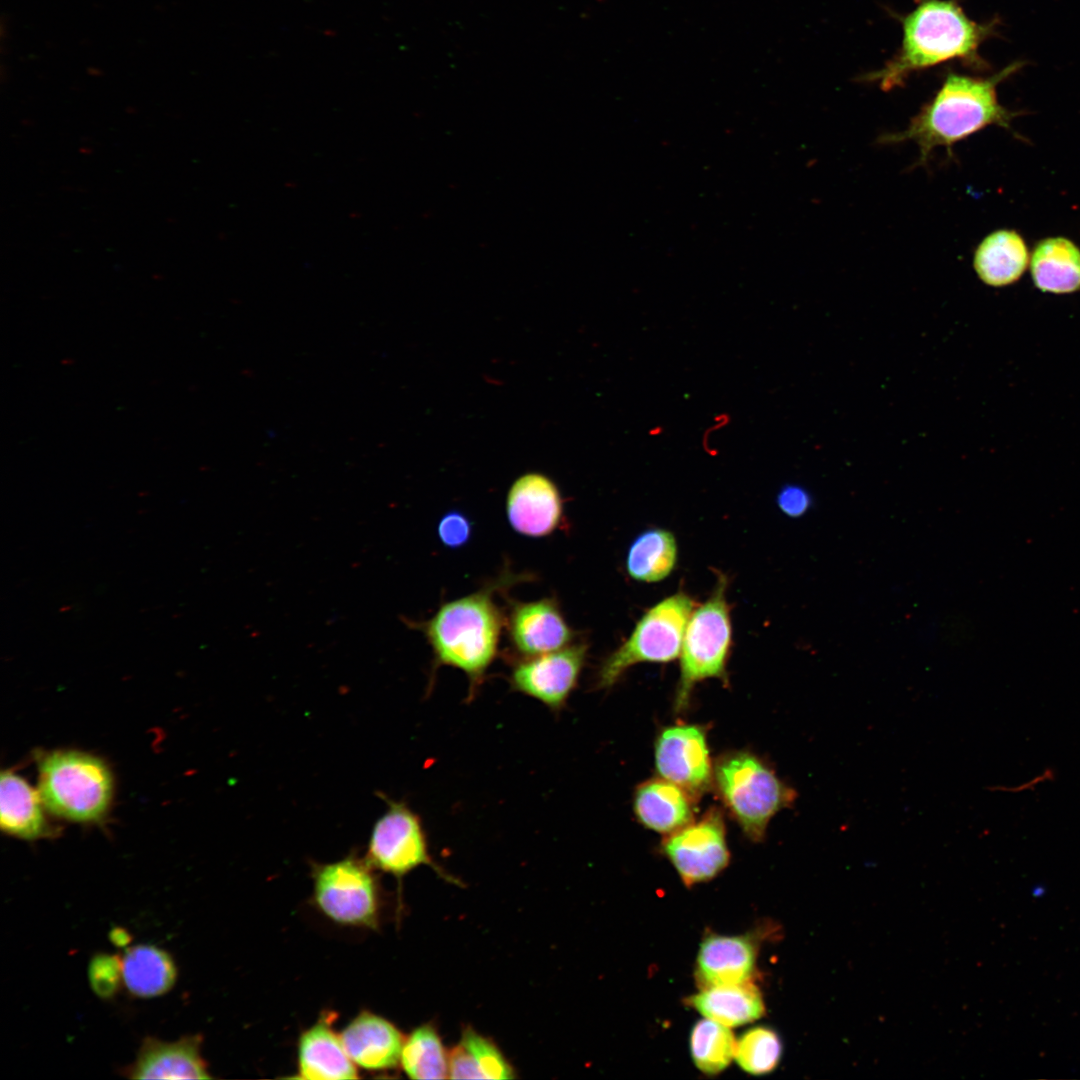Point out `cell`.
Segmentation results:
<instances>
[{"mask_svg": "<svg viewBox=\"0 0 1080 1080\" xmlns=\"http://www.w3.org/2000/svg\"><path fill=\"white\" fill-rule=\"evenodd\" d=\"M519 576L505 572L473 593L442 603L429 619L403 618L409 628L424 635L434 666H451L466 674L470 695L495 660L505 626L506 616L495 601V592L518 582Z\"/></svg>", "mask_w": 1080, "mask_h": 1080, "instance_id": "cell-1", "label": "cell"}, {"mask_svg": "<svg viewBox=\"0 0 1080 1080\" xmlns=\"http://www.w3.org/2000/svg\"><path fill=\"white\" fill-rule=\"evenodd\" d=\"M1017 65L990 78H975L949 73L935 96L924 105L900 132L882 135V144L913 141L919 147L918 164H925L933 149L945 147L948 153L958 141L986 126H1008L1012 114L998 101L996 86Z\"/></svg>", "mask_w": 1080, "mask_h": 1080, "instance_id": "cell-2", "label": "cell"}, {"mask_svg": "<svg viewBox=\"0 0 1080 1080\" xmlns=\"http://www.w3.org/2000/svg\"><path fill=\"white\" fill-rule=\"evenodd\" d=\"M901 23L903 38L896 55L865 76L884 90L902 86L913 72L950 60L977 64V50L990 32L954 0H921Z\"/></svg>", "mask_w": 1080, "mask_h": 1080, "instance_id": "cell-3", "label": "cell"}, {"mask_svg": "<svg viewBox=\"0 0 1080 1080\" xmlns=\"http://www.w3.org/2000/svg\"><path fill=\"white\" fill-rule=\"evenodd\" d=\"M39 794L54 815L75 822H95L107 812L112 775L98 757L58 750L38 758Z\"/></svg>", "mask_w": 1080, "mask_h": 1080, "instance_id": "cell-4", "label": "cell"}, {"mask_svg": "<svg viewBox=\"0 0 1080 1080\" xmlns=\"http://www.w3.org/2000/svg\"><path fill=\"white\" fill-rule=\"evenodd\" d=\"M713 780L726 807L754 841L761 840L771 818L796 799L791 787L748 752L722 756L713 769Z\"/></svg>", "mask_w": 1080, "mask_h": 1080, "instance_id": "cell-5", "label": "cell"}, {"mask_svg": "<svg viewBox=\"0 0 1080 1080\" xmlns=\"http://www.w3.org/2000/svg\"><path fill=\"white\" fill-rule=\"evenodd\" d=\"M726 589L727 578L721 574L710 597L689 618L680 651L677 710L688 704L692 689L699 681L712 677L726 679L732 642Z\"/></svg>", "mask_w": 1080, "mask_h": 1080, "instance_id": "cell-6", "label": "cell"}, {"mask_svg": "<svg viewBox=\"0 0 1080 1080\" xmlns=\"http://www.w3.org/2000/svg\"><path fill=\"white\" fill-rule=\"evenodd\" d=\"M694 606L689 595L677 592L649 608L630 636L603 661L598 671V687L610 688L637 663H666L676 659Z\"/></svg>", "mask_w": 1080, "mask_h": 1080, "instance_id": "cell-7", "label": "cell"}, {"mask_svg": "<svg viewBox=\"0 0 1080 1080\" xmlns=\"http://www.w3.org/2000/svg\"><path fill=\"white\" fill-rule=\"evenodd\" d=\"M313 899L335 923L375 929L379 921V889L374 868L350 854L340 860L313 864Z\"/></svg>", "mask_w": 1080, "mask_h": 1080, "instance_id": "cell-8", "label": "cell"}, {"mask_svg": "<svg viewBox=\"0 0 1080 1080\" xmlns=\"http://www.w3.org/2000/svg\"><path fill=\"white\" fill-rule=\"evenodd\" d=\"M384 798L387 809L371 830L365 856L368 863L397 879L424 865L445 876L429 853L420 817L405 802Z\"/></svg>", "mask_w": 1080, "mask_h": 1080, "instance_id": "cell-9", "label": "cell"}, {"mask_svg": "<svg viewBox=\"0 0 1080 1080\" xmlns=\"http://www.w3.org/2000/svg\"><path fill=\"white\" fill-rule=\"evenodd\" d=\"M587 653L586 642L574 641L552 652L521 657L512 666L511 687L559 711L577 686Z\"/></svg>", "mask_w": 1080, "mask_h": 1080, "instance_id": "cell-10", "label": "cell"}, {"mask_svg": "<svg viewBox=\"0 0 1080 1080\" xmlns=\"http://www.w3.org/2000/svg\"><path fill=\"white\" fill-rule=\"evenodd\" d=\"M663 850L686 885L714 878L729 861L721 813L711 809L700 820L669 834Z\"/></svg>", "mask_w": 1080, "mask_h": 1080, "instance_id": "cell-11", "label": "cell"}, {"mask_svg": "<svg viewBox=\"0 0 1080 1080\" xmlns=\"http://www.w3.org/2000/svg\"><path fill=\"white\" fill-rule=\"evenodd\" d=\"M655 762L662 778L693 797L706 791L713 781L706 734L698 725L664 729L656 740Z\"/></svg>", "mask_w": 1080, "mask_h": 1080, "instance_id": "cell-12", "label": "cell"}, {"mask_svg": "<svg viewBox=\"0 0 1080 1080\" xmlns=\"http://www.w3.org/2000/svg\"><path fill=\"white\" fill-rule=\"evenodd\" d=\"M505 627L512 647L521 657L564 648L576 637L558 601L552 597L528 602L510 601Z\"/></svg>", "mask_w": 1080, "mask_h": 1080, "instance_id": "cell-13", "label": "cell"}, {"mask_svg": "<svg viewBox=\"0 0 1080 1080\" xmlns=\"http://www.w3.org/2000/svg\"><path fill=\"white\" fill-rule=\"evenodd\" d=\"M505 509L512 529L532 538L551 535L564 518V501L558 486L538 472L525 473L513 482Z\"/></svg>", "mask_w": 1080, "mask_h": 1080, "instance_id": "cell-14", "label": "cell"}, {"mask_svg": "<svg viewBox=\"0 0 1080 1080\" xmlns=\"http://www.w3.org/2000/svg\"><path fill=\"white\" fill-rule=\"evenodd\" d=\"M202 1037L186 1035L175 1041L146 1037L133 1063L122 1073L130 1079H209L201 1054Z\"/></svg>", "mask_w": 1080, "mask_h": 1080, "instance_id": "cell-15", "label": "cell"}, {"mask_svg": "<svg viewBox=\"0 0 1080 1080\" xmlns=\"http://www.w3.org/2000/svg\"><path fill=\"white\" fill-rule=\"evenodd\" d=\"M340 1037L351 1060L363 1069L387 1070L400 1064L405 1037L393 1023L379 1015L362 1011Z\"/></svg>", "mask_w": 1080, "mask_h": 1080, "instance_id": "cell-16", "label": "cell"}, {"mask_svg": "<svg viewBox=\"0 0 1080 1080\" xmlns=\"http://www.w3.org/2000/svg\"><path fill=\"white\" fill-rule=\"evenodd\" d=\"M756 947L748 936L709 935L700 944L696 979L702 988L749 982Z\"/></svg>", "mask_w": 1080, "mask_h": 1080, "instance_id": "cell-17", "label": "cell"}, {"mask_svg": "<svg viewBox=\"0 0 1080 1080\" xmlns=\"http://www.w3.org/2000/svg\"><path fill=\"white\" fill-rule=\"evenodd\" d=\"M330 1014L305 1030L298 1041V1077L307 1080L357 1079V1069L340 1035L331 1028Z\"/></svg>", "mask_w": 1080, "mask_h": 1080, "instance_id": "cell-18", "label": "cell"}, {"mask_svg": "<svg viewBox=\"0 0 1080 1080\" xmlns=\"http://www.w3.org/2000/svg\"><path fill=\"white\" fill-rule=\"evenodd\" d=\"M693 796L664 778L641 784L634 795V811L651 830L671 834L693 821Z\"/></svg>", "mask_w": 1080, "mask_h": 1080, "instance_id": "cell-19", "label": "cell"}, {"mask_svg": "<svg viewBox=\"0 0 1080 1080\" xmlns=\"http://www.w3.org/2000/svg\"><path fill=\"white\" fill-rule=\"evenodd\" d=\"M42 799L22 777L1 772L0 824L4 832L25 840L50 837L54 832L42 809Z\"/></svg>", "mask_w": 1080, "mask_h": 1080, "instance_id": "cell-20", "label": "cell"}, {"mask_svg": "<svg viewBox=\"0 0 1080 1080\" xmlns=\"http://www.w3.org/2000/svg\"><path fill=\"white\" fill-rule=\"evenodd\" d=\"M1029 263V252L1022 236L1003 229L986 236L978 245L973 264L978 277L987 285L1003 287L1023 275Z\"/></svg>", "mask_w": 1080, "mask_h": 1080, "instance_id": "cell-21", "label": "cell"}, {"mask_svg": "<svg viewBox=\"0 0 1080 1080\" xmlns=\"http://www.w3.org/2000/svg\"><path fill=\"white\" fill-rule=\"evenodd\" d=\"M1030 271L1040 291L1074 293L1080 290V248L1065 237L1044 239L1032 252Z\"/></svg>", "mask_w": 1080, "mask_h": 1080, "instance_id": "cell-22", "label": "cell"}, {"mask_svg": "<svg viewBox=\"0 0 1080 1080\" xmlns=\"http://www.w3.org/2000/svg\"><path fill=\"white\" fill-rule=\"evenodd\" d=\"M689 1004L705 1018L728 1027L754 1022L765 1012L761 993L750 981L702 988Z\"/></svg>", "mask_w": 1080, "mask_h": 1080, "instance_id": "cell-23", "label": "cell"}, {"mask_svg": "<svg viewBox=\"0 0 1080 1080\" xmlns=\"http://www.w3.org/2000/svg\"><path fill=\"white\" fill-rule=\"evenodd\" d=\"M123 984L134 996L151 998L170 991L177 980V967L165 950L147 944L128 948L121 958Z\"/></svg>", "mask_w": 1080, "mask_h": 1080, "instance_id": "cell-24", "label": "cell"}, {"mask_svg": "<svg viewBox=\"0 0 1080 1080\" xmlns=\"http://www.w3.org/2000/svg\"><path fill=\"white\" fill-rule=\"evenodd\" d=\"M514 1070L496 1044L472 1028H466L449 1051L451 1079H511Z\"/></svg>", "mask_w": 1080, "mask_h": 1080, "instance_id": "cell-25", "label": "cell"}, {"mask_svg": "<svg viewBox=\"0 0 1080 1080\" xmlns=\"http://www.w3.org/2000/svg\"><path fill=\"white\" fill-rule=\"evenodd\" d=\"M678 561L674 534L664 528H649L631 543L625 561L628 575L639 582L655 583L667 578Z\"/></svg>", "mask_w": 1080, "mask_h": 1080, "instance_id": "cell-26", "label": "cell"}, {"mask_svg": "<svg viewBox=\"0 0 1080 1080\" xmlns=\"http://www.w3.org/2000/svg\"><path fill=\"white\" fill-rule=\"evenodd\" d=\"M400 1065L411 1079L449 1078V1052L432 1025H421L405 1038Z\"/></svg>", "mask_w": 1080, "mask_h": 1080, "instance_id": "cell-27", "label": "cell"}, {"mask_svg": "<svg viewBox=\"0 0 1080 1080\" xmlns=\"http://www.w3.org/2000/svg\"><path fill=\"white\" fill-rule=\"evenodd\" d=\"M736 1042L730 1027L708 1018L700 1020L691 1030L692 1060L704 1074H718L735 1058Z\"/></svg>", "mask_w": 1080, "mask_h": 1080, "instance_id": "cell-28", "label": "cell"}, {"mask_svg": "<svg viewBox=\"0 0 1080 1080\" xmlns=\"http://www.w3.org/2000/svg\"><path fill=\"white\" fill-rule=\"evenodd\" d=\"M782 1051V1041L776 1031L758 1026L749 1029L737 1040L735 1059L745 1072L764 1075L777 1067Z\"/></svg>", "mask_w": 1080, "mask_h": 1080, "instance_id": "cell-29", "label": "cell"}, {"mask_svg": "<svg viewBox=\"0 0 1080 1080\" xmlns=\"http://www.w3.org/2000/svg\"><path fill=\"white\" fill-rule=\"evenodd\" d=\"M89 980L97 995L112 997L123 983L121 958L108 954L95 955L89 965Z\"/></svg>", "mask_w": 1080, "mask_h": 1080, "instance_id": "cell-30", "label": "cell"}, {"mask_svg": "<svg viewBox=\"0 0 1080 1080\" xmlns=\"http://www.w3.org/2000/svg\"><path fill=\"white\" fill-rule=\"evenodd\" d=\"M437 534L447 548H461L471 539L472 522L460 511H449L439 520Z\"/></svg>", "mask_w": 1080, "mask_h": 1080, "instance_id": "cell-31", "label": "cell"}, {"mask_svg": "<svg viewBox=\"0 0 1080 1080\" xmlns=\"http://www.w3.org/2000/svg\"><path fill=\"white\" fill-rule=\"evenodd\" d=\"M776 504L779 510L789 518L804 516L812 506V497L809 492L794 484L783 486L776 496Z\"/></svg>", "mask_w": 1080, "mask_h": 1080, "instance_id": "cell-32", "label": "cell"}]
</instances>
